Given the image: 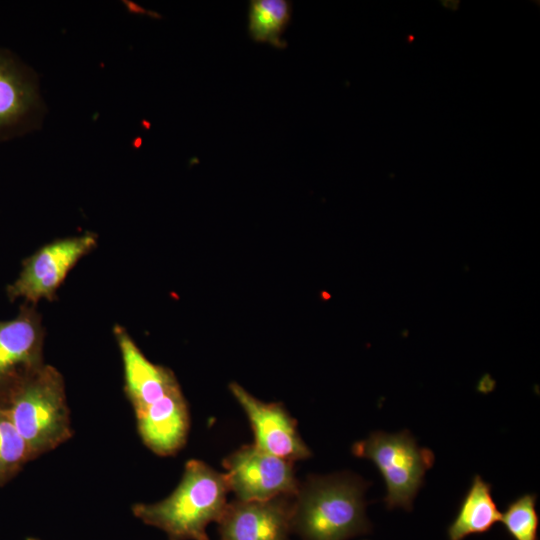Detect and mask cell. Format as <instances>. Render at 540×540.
<instances>
[{
    "instance_id": "e0dca14e",
    "label": "cell",
    "mask_w": 540,
    "mask_h": 540,
    "mask_svg": "<svg viewBox=\"0 0 540 540\" xmlns=\"http://www.w3.org/2000/svg\"><path fill=\"white\" fill-rule=\"evenodd\" d=\"M26 540H40V539L33 538V537H29V538H27Z\"/></svg>"
},
{
    "instance_id": "9c48e42d",
    "label": "cell",
    "mask_w": 540,
    "mask_h": 540,
    "mask_svg": "<svg viewBox=\"0 0 540 540\" xmlns=\"http://www.w3.org/2000/svg\"><path fill=\"white\" fill-rule=\"evenodd\" d=\"M290 498L227 503L218 520L221 539L289 540L293 501Z\"/></svg>"
},
{
    "instance_id": "8fae6325",
    "label": "cell",
    "mask_w": 540,
    "mask_h": 540,
    "mask_svg": "<svg viewBox=\"0 0 540 540\" xmlns=\"http://www.w3.org/2000/svg\"><path fill=\"white\" fill-rule=\"evenodd\" d=\"M41 110L35 77L0 50V140L27 130Z\"/></svg>"
},
{
    "instance_id": "4fadbf2b",
    "label": "cell",
    "mask_w": 540,
    "mask_h": 540,
    "mask_svg": "<svg viewBox=\"0 0 540 540\" xmlns=\"http://www.w3.org/2000/svg\"><path fill=\"white\" fill-rule=\"evenodd\" d=\"M500 518L491 485L480 475H475L456 517L448 526V540H464L470 535L486 533Z\"/></svg>"
},
{
    "instance_id": "5b68a950",
    "label": "cell",
    "mask_w": 540,
    "mask_h": 540,
    "mask_svg": "<svg viewBox=\"0 0 540 540\" xmlns=\"http://www.w3.org/2000/svg\"><path fill=\"white\" fill-rule=\"evenodd\" d=\"M97 245V235L87 232L48 243L23 262L18 278L7 287L10 301L23 298L35 305L53 301L70 270Z\"/></svg>"
},
{
    "instance_id": "277c9868",
    "label": "cell",
    "mask_w": 540,
    "mask_h": 540,
    "mask_svg": "<svg viewBox=\"0 0 540 540\" xmlns=\"http://www.w3.org/2000/svg\"><path fill=\"white\" fill-rule=\"evenodd\" d=\"M356 457L371 460L386 485L385 505L388 509H412L413 501L433 463L434 454L420 447L407 430L397 433L376 431L352 446Z\"/></svg>"
},
{
    "instance_id": "7a4b0ae2",
    "label": "cell",
    "mask_w": 540,
    "mask_h": 540,
    "mask_svg": "<svg viewBox=\"0 0 540 540\" xmlns=\"http://www.w3.org/2000/svg\"><path fill=\"white\" fill-rule=\"evenodd\" d=\"M228 491L224 473L193 459L186 462L181 481L168 497L134 504L132 513L165 532L169 540H209L207 526L222 516Z\"/></svg>"
},
{
    "instance_id": "9a60e30c",
    "label": "cell",
    "mask_w": 540,
    "mask_h": 540,
    "mask_svg": "<svg viewBox=\"0 0 540 540\" xmlns=\"http://www.w3.org/2000/svg\"><path fill=\"white\" fill-rule=\"evenodd\" d=\"M32 460L29 448L0 405V486Z\"/></svg>"
},
{
    "instance_id": "5bb4252c",
    "label": "cell",
    "mask_w": 540,
    "mask_h": 540,
    "mask_svg": "<svg viewBox=\"0 0 540 540\" xmlns=\"http://www.w3.org/2000/svg\"><path fill=\"white\" fill-rule=\"evenodd\" d=\"M292 13L288 0H251L249 4L248 32L258 43H268L276 48H285L282 36Z\"/></svg>"
},
{
    "instance_id": "7c38bea8",
    "label": "cell",
    "mask_w": 540,
    "mask_h": 540,
    "mask_svg": "<svg viewBox=\"0 0 540 540\" xmlns=\"http://www.w3.org/2000/svg\"><path fill=\"white\" fill-rule=\"evenodd\" d=\"M137 429L143 443L159 456H170L185 444L190 418L180 389L135 412Z\"/></svg>"
},
{
    "instance_id": "8992f818",
    "label": "cell",
    "mask_w": 540,
    "mask_h": 540,
    "mask_svg": "<svg viewBox=\"0 0 540 540\" xmlns=\"http://www.w3.org/2000/svg\"><path fill=\"white\" fill-rule=\"evenodd\" d=\"M293 462L245 445L228 455L223 466L226 481L239 501H265L280 496L294 497L299 483Z\"/></svg>"
},
{
    "instance_id": "2e32d148",
    "label": "cell",
    "mask_w": 540,
    "mask_h": 540,
    "mask_svg": "<svg viewBox=\"0 0 540 540\" xmlns=\"http://www.w3.org/2000/svg\"><path fill=\"white\" fill-rule=\"evenodd\" d=\"M536 499L535 494H524L510 502L501 514L500 521L513 540H538Z\"/></svg>"
},
{
    "instance_id": "30bf717a",
    "label": "cell",
    "mask_w": 540,
    "mask_h": 540,
    "mask_svg": "<svg viewBox=\"0 0 540 540\" xmlns=\"http://www.w3.org/2000/svg\"><path fill=\"white\" fill-rule=\"evenodd\" d=\"M124 369V391L135 412L180 388L174 373L152 363L121 326L114 327Z\"/></svg>"
},
{
    "instance_id": "6da1fadb",
    "label": "cell",
    "mask_w": 540,
    "mask_h": 540,
    "mask_svg": "<svg viewBox=\"0 0 540 540\" xmlns=\"http://www.w3.org/2000/svg\"><path fill=\"white\" fill-rule=\"evenodd\" d=\"M368 485L348 472L310 476L293 497L292 532L303 540H348L370 532L364 500Z\"/></svg>"
},
{
    "instance_id": "3957f363",
    "label": "cell",
    "mask_w": 540,
    "mask_h": 540,
    "mask_svg": "<svg viewBox=\"0 0 540 540\" xmlns=\"http://www.w3.org/2000/svg\"><path fill=\"white\" fill-rule=\"evenodd\" d=\"M0 405L26 442L32 460L73 434L64 379L51 365L44 364L2 392Z\"/></svg>"
},
{
    "instance_id": "52a82bcc",
    "label": "cell",
    "mask_w": 540,
    "mask_h": 540,
    "mask_svg": "<svg viewBox=\"0 0 540 540\" xmlns=\"http://www.w3.org/2000/svg\"><path fill=\"white\" fill-rule=\"evenodd\" d=\"M44 335L41 316L30 303L24 302L14 319L0 321V394L45 364Z\"/></svg>"
},
{
    "instance_id": "ba28073f",
    "label": "cell",
    "mask_w": 540,
    "mask_h": 540,
    "mask_svg": "<svg viewBox=\"0 0 540 540\" xmlns=\"http://www.w3.org/2000/svg\"><path fill=\"white\" fill-rule=\"evenodd\" d=\"M229 388L250 421L257 448L290 462L311 456L296 421L280 403L262 402L234 382Z\"/></svg>"
}]
</instances>
